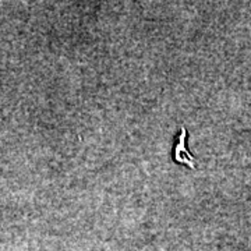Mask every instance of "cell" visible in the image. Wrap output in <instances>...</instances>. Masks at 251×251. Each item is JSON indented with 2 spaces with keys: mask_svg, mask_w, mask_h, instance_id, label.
I'll return each instance as SVG.
<instances>
[{
  "mask_svg": "<svg viewBox=\"0 0 251 251\" xmlns=\"http://www.w3.org/2000/svg\"><path fill=\"white\" fill-rule=\"evenodd\" d=\"M186 135H187V131L183 128L181 130V135H180V141L176 147V151H175V158H176V162L179 163H186L188 166L194 168L196 165L193 163L194 162V156L191 153L188 152L187 148H186Z\"/></svg>",
  "mask_w": 251,
  "mask_h": 251,
  "instance_id": "cell-1",
  "label": "cell"
}]
</instances>
